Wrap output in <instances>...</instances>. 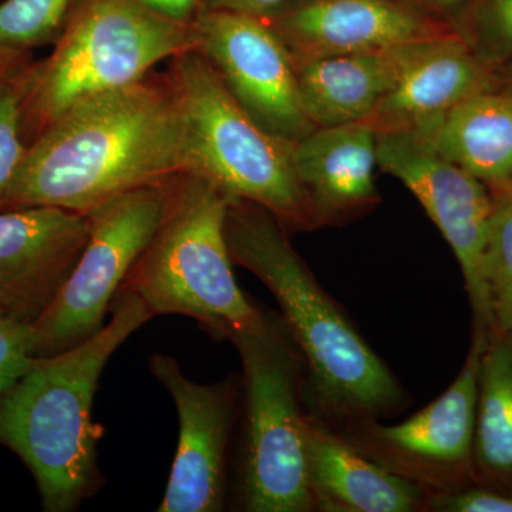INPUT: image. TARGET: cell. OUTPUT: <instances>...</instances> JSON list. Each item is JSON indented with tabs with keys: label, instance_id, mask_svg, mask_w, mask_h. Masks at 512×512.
Listing matches in <instances>:
<instances>
[{
	"label": "cell",
	"instance_id": "25",
	"mask_svg": "<svg viewBox=\"0 0 512 512\" xmlns=\"http://www.w3.org/2000/svg\"><path fill=\"white\" fill-rule=\"evenodd\" d=\"M32 355V323L0 316V393L28 372Z\"/></svg>",
	"mask_w": 512,
	"mask_h": 512
},
{
	"label": "cell",
	"instance_id": "7",
	"mask_svg": "<svg viewBox=\"0 0 512 512\" xmlns=\"http://www.w3.org/2000/svg\"><path fill=\"white\" fill-rule=\"evenodd\" d=\"M165 73L194 140L192 171L210 178L231 197L262 205L289 234L313 231L293 164V144L262 130L195 50L173 57Z\"/></svg>",
	"mask_w": 512,
	"mask_h": 512
},
{
	"label": "cell",
	"instance_id": "14",
	"mask_svg": "<svg viewBox=\"0 0 512 512\" xmlns=\"http://www.w3.org/2000/svg\"><path fill=\"white\" fill-rule=\"evenodd\" d=\"M89 218L57 207L0 211V309L33 323L55 301L87 239Z\"/></svg>",
	"mask_w": 512,
	"mask_h": 512
},
{
	"label": "cell",
	"instance_id": "9",
	"mask_svg": "<svg viewBox=\"0 0 512 512\" xmlns=\"http://www.w3.org/2000/svg\"><path fill=\"white\" fill-rule=\"evenodd\" d=\"M376 154L377 167L402 181L453 249L473 312V338L488 343L497 332L487 285L493 194L419 134L376 133Z\"/></svg>",
	"mask_w": 512,
	"mask_h": 512
},
{
	"label": "cell",
	"instance_id": "1",
	"mask_svg": "<svg viewBox=\"0 0 512 512\" xmlns=\"http://www.w3.org/2000/svg\"><path fill=\"white\" fill-rule=\"evenodd\" d=\"M194 140L167 73L74 104L33 141L2 210L92 211L128 191L194 170Z\"/></svg>",
	"mask_w": 512,
	"mask_h": 512
},
{
	"label": "cell",
	"instance_id": "17",
	"mask_svg": "<svg viewBox=\"0 0 512 512\" xmlns=\"http://www.w3.org/2000/svg\"><path fill=\"white\" fill-rule=\"evenodd\" d=\"M306 457L315 511H427L423 487L370 460L308 412Z\"/></svg>",
	"mask_w": 512,
	"mask_h": 512
},
{
	"label": "cell",
	"instance_id": "24",
	"mask_svg": "<svg viewBox=\"0 0 512 512\" xmlns=\"http://www.w3.org/2000/svg\"><path fill=\"white\" fill-rule=\"evenodd\" d=\"M487 285L497 330L512 338V200L495 202L487 251Z\"/></svg>",
	"mask_w": 512,
	"mask_h": 512
},
{
	"label": "cell",
	"instance_id": "5",
	"mask_svg": "<svg viewBox=\"0 0 512 512\" xmlns=\"http://www.w3.org/2000/svg\"><path fill=\"white\" fill-rule=\"evenodd\" d=\"M194 45L192 25L165 18L141 0H82L53 52L30 66L22 104L26 143L74 104L136 83Z\"/></svg>",
	"mask_w": 512,
	"mask_h": 512
},
{
	"label": "cell",
	"instance_id": "4",
	"mask_svg": "<svg viewBox=\"0 0 512 512\" xmlns=\"http://www.w3.org/2000/svg\"><path fill=\"white\" fill-rule=\"evenodd\" d=\"M163 188L160 222L120 291L137 295L153 316L197 320L215 340L234 342L261 328L264 309L232 274L225 217L234 197L192 170L165 178Z\"/></svg>",
	"mask_w": 512,
	"mask_h": 512
},
{
	"label": "cell",
	"instance_id": "18",
	"mask_svg": "<svg viewBox=\"0 0 512 512\" xmlns=\"http://www.w3.org/2000/svg\"><path fill=\"white\" fill-rule=\"evenodd\" d=\"M412 45L293 62L303 110L313 126L369 120L399 80Z\"/></svg>",
	"mask_w": 512,
	"mask_h": 512
},
{
	"label": "cell",
	"instance_id": "2",
	"mask_svg": "<svg viewBox=\"0 0 512 512\" xmlns=\"http://www.w3.org/2000/svg\"><path fill=\"white\" fill-rule=\"evenodd\" d=\"M272 212L231 198L225 239L232 264L275 296L306 366L309 414L335 430L402 412L409 396L349 316L316 281Z\"/></svg>",
	"mask_w": 512,
	"mask_h": 512
},
{
	"label": "cell",
	"instance_id": "15",
	"mask_svg": "<svg viewBox=\"0 0 512 512\" xmlns=\"http://www.w3.org/2000/svg\"><path fill=\"white\" fill-rule=\"evenodd\" d=\"M494 90V70L457 35L420 40L410 47L399 80L367 123L376 133L407 131L431 138L454 107Z\"/></svg>",
	"mask_w": 512,
	"mask_h": 512
},
{
	"label": "cell",
	"instance_id": "28",
	"mask_svg": "<svg viewBox=\"0 0 512 512\" xmlns=\"http://www.w3.org/2000/svg\"><path fill=\"white\" fill-rule=\"evenodd\" d=\"M165 18L191 25L201 10V0H141Z\"/></svg>",
	"mask_w": 512,
	"mask_h": 512
},
{
	"label": "cell",
	"instance_id": "32",
	"mask_svg": "<svg viewBox=\"0 0 512 512\" xmlns=\"http://www.w3.org/2000/svg\"><path fill=\"white\" fill-rule=\"evenodd\" d=\"M2 315H3V312H2V309H0V316H2Z\"/></svg>",
	"mask_w": 512,
	"mask_h": 512
},
{
	"label": "cell",
	"instance_id": "27",
	"mask_svg": "<svg viewBox=\"0 0 512 512\" xmlns=\"http://www.w3.org/2000/svg\"><path fill=\"white\" fill-rule=\"evenodd\" d=\"M288 2L289 0H201V10H227L265 18Z\"/></svg>",
	"mask_w": 512,
	"mask_h": 512
},
{
	"label": "cell",
	"instance_id": "29",
	"mask_svg": "<svg viewBox=\"0 0 512 512\" xmlns=\"http://www.w3.org/2000/svg\"><path fill=\"white\" fill-rule=\"evenodd\" d=\"M412 2L436 18L450 23L454 28V23L463 12L468 0H412Z\"/></svg>",
	"mask_w": 512,
	"mask_h": 512
},
{
	"label": "cell",
	"instance_id": "30",
	"mask_svg": "<svg viewBox=\"0 0 512 512\" xmlns=\"http://www.w3.org/2000/svg\"><path fill=\"white\" fill-rule=\"evenodd\" d=\"M494 92L503 93L512 99V62L494 70Z\"/></svg>",
	"mask_w": 512,
	"mask_h": 512
},
{
	"label": "cell",
	"instance_id": "13",
	"mask_svg": "<svg viewBox=\"0 0 512 512\" xmlns=\"http://www.w3.org/2000/svg\"><path fill=\"white\" fill-rule=\"evenodd\" d=\"M262 19L293 62L394 49L456 32L412 0H289Z\"/></svg>",
	"mask_w": 512,
	"mask_h": 512
},
{
	"label": "cell",
	"instance_id": "12",
	"mask_svg": "<svg viewBox=\"0 0 512 512\" xmlns=\"http://www.w3.org/2000/svg\"><path fill=\"white\" fill-rule=\"evenodd\" d=\"M150 370L174 399L180 421L177 453L158 512H218L227 495V460L241 379L200 384L174 357L154 355Z\"/></svg>",
	"mask_w": 512,
	"mask_h": 512
},
{
	"label": "cell",
	"instance_id": "11",
	"mask_svg": "<svg viewBox=\"0 0 512 512\" xmlns=\"http://www.w3.org/2000/svg\"><path fill=\"white\" fill-rule=\"evenodd\" d=\"M191 25L195 52L262 130L289 144L315 130L303 110L291 53L264 19L201 10Z\"/></svg>",
	"mask_w": 512,
	"mask_h": 512
},
{
	"label": "cell",
	"instance_id": "10",
	"mask_svg": "<svg viewBox=\"0 0 512 512\" xmlns=\"http://www.w3.org/2000/svg\"><path fill=\"white\" fill-rule=\"evenodd\" d=\"M485 346L484 340L473 338L451 386L403 423L384 426L367 420L330 430L370 460L419 484L430 497L476 484L474 434Z\"/></svg>",
	"mask_w": 512,
	"mask_h": 512
},
{
	"label": "cell",
	"instance_id": "22",
	"mask_svg": "<svg viewBox=\"0 0 512 512\" xmlns=\"http://www.w3.org/2000/svg\"><path fill=\"white\" fill-rule=\"evenodd\" d=\"M454 30L491 69L512 62V0H468Z\"/></svg>",
	"mask_w": 512,
	"mask_h": 512
},
{
	"label": "cell",
	"instance_id": "23",
	"mask_svg": "<svg viewBox=\"0 0 512 512\" xmlns=\"http://www.w3.org/2000/svg\"><path fill=\"white\" fill-rule=\"evenodd\" d=\"M33 62L0 73V208L29 147L22 130V104Z\"/></svg>",
	"mask_w": 512,
	"mask_h": 512
},
{
	"label": "cell",
	"instance_id": "21",
	"mask_svg": "<svg viewBox=\"0 0 512 512\" xmlns=\"http://www.w3.org/2000/svg\"><path fill=\"white\" fill-rule=\"evenodd\" d=\"M82 0H5L0 3V73L32 62L33 52L55 46Z\"/></svg>",
	"mask_w": 512,
	"mask_h": 512
},
{
	"label": "cell",
	"instance_id": "6",
	"mask_svg": "<svg viewBox=\"0 0 512 512\" xmlns=\"http://www.w3.org/2000/svg\"><path fill=\"white\" fill-rule=\"evenodd\" d=\"M242 362L245 423L238 468L249 512L315 511L306 457L305 360L282 316L234 340Z\"/></svg>",
	"mask_w": 512,
	"mask_h": 512
},
{
	"label": "cell",
	"instance_id": "26",
	"mask_svg": "<svg viewBox=\"0 0 512 512\" xmlns=\"http://www.w3.org/2000/svg\"><path fill=\"white\" fill-rule=\"evenodd\" d=\"M427 511L512 512V491L471 484L451 493L431 495Z\"/></svg>",
	"mask_w": 512,
	"mask_h": 512
},
{
	"label": "cell",
	"instance_id": "16",
	"mask_svg": "<svg viewBox=\"0 0 512 512\" xmlns=\"http://www.w3.org/2000/svg\"><path fill=\"white\" fill-rule=\"evenodd\" d=\"M292 154L313 231L362 220L379 207L376 130L367 121L315 128Z\"/></svg>",
	"mask_w": 512,
	"mask_h": 512
},
{
	"label": "cell",
	"instance_id": "3",
	"mask_svg": "<svg viewBox=\"0 0 512 512\" xmlns=\"http://www.w3.org/2000/svg\"><path fill=\"white\" fill-rule=\"evenodd\" d=\"M113 318L96 335L53 356L36 357L18 382L0 393V444L35 477L43 510L72 512L101 487L93 421L99 379L113 353L153 318L137 295L119 291Z\"/></svg>",
	"mask_w": 512,
	"mask_h": 512
},
{
	"label": "cell",
	"instance_id": "20",
	"mask_svg": "<svg viewBox=\"0 0 512 512\" xmlns=\"http://www.w3.org/2000/svg\"><path fill=\"white\" fill-rule=\"evenodd\" d=\"M474 474L476 484L512 491V338L503 330L481 357Z\"/></svg>",
	"mask_w": 512,
	"mask_h": 512
},
{
	"label": "cell",
	"instance_id": "19",
	"mask_svg": "<svg viewBox=\"0 0 512 512\" xmlns=\"http://www.w3.org/2000/svg\"><path fill=\"white\" fill-rule=\"evenodd\" d=\"M441 156L497 197L512 181V99L484 92L454 107L429 138Z\"/></svg>",
	"mask_w": 512,
	"mask_h": 512
},
{
	"label": "cell",
	"instance_id": "8",
	"mask_svg": "<svg viewBox=\"0 0 512 512\" xmlns=\"http://www.w3.org/2000/svg\"><path fill=\"white\" fill-rule=\"evenodd\" d=\"M163 205L160 181L86 212V247L55 301L32 323L35 359L72 349L103 329L114 296L156 231Z\"/></svg>",
	"mask_w": 512,
	"mask_h": 512
},
{
	"label": "cell",
	"instance_id": "31",
	"mask_svg": "<svg viewBox=\"0 0 512 512\" xmlns=\"http://www.w3.org/2000/svg\"><path fill=\"white\" fill-rule=\"evenodd\" d=\"M505 200H512V181L504 188L503 191L500 192V194L497 195V197H494L495 202Z\"/></svg>",
	"mask_w": 512,
	"mask_h": 512
}]
</instances>
